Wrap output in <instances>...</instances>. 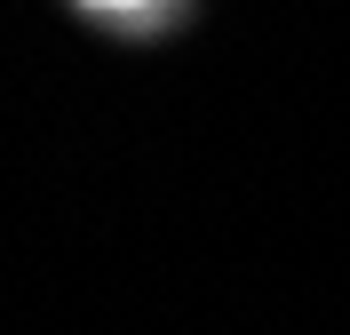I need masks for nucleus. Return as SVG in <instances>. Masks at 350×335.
Here are the masks:
<instances>
[{
    "mask_svg": "<svg viewBox=\"0 0 350 335\" xmlns=\"http://www.w3.org/2000/svg\"><path fill=\"white\" fill-rule=\"evenodd\" d=\"M72 8H88L96 24H120V32H152V24H167L175 0H72Z\"/></svg>",
    "mask_w": 350,
    "mask_h": 335,
    "instance_id": "obj_1",
    "label": "nucleus"
}]
</instances>
